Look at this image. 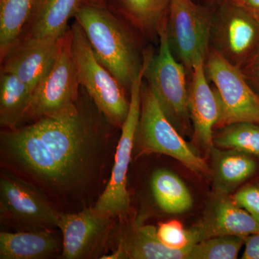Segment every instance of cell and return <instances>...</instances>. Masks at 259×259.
<instances>
[{
	"label": "cell",
	"instance_id": "cell-1",
	"mask_svg": "<svg viewBox=\"0 0 259 259\" xmlns=\"http://www.w3.org/2000/svg\"><path fill=\"white\" fill-rule=\"evenodd\" d=\"M107 120L81 88L76 106L45 116L0 136L2 158L55 193H73L88 185L98 163Z\"/></svg>",
	"mask_w": 259,
	"mask_h": 259
},
{
	"label": "cell",
	"instance_id": "cell-2",
	"mask_svg": "<svg viewBox=\"0 0 259 259\" xmlns=\"http://www.w3.org/2000/svg\"><path fill=\"white\" fill-rule=\"evenodd\" d=\"M74 18L82 28L97 59L125 91H131L144 65V54L141 56L127 22L104 1H81Z\"/></svg>",
	"mask_w": 259,
	"mask_h": 259
},
{
	"label": "cell",
	"instance_id": "cell-3",
	"mask_svg": "<svg viewBox=\"0 0 259 259\" xmlns=\"http://www.w3.org/2000/svg\"><path fill=\"white\" fill-rule=\"evenodd\" d=\"M71 32V54L80 85L110 125L121 128L130 109L125 89L97 59L76 20Z\"/></svg>",
	"mask_w": 259,
	"mask_h": 259
},
{
	"label": "cell",
	"instance_id": "cell-4",
	"mask_svg": "<svg viewBox=\"0 0 259 259\" xmlns=\"http://www.w3.org/2000/svg\"><path fill=\"white\" fill-rule=\"evenodd\" d=\"M134 146L140 154L166 155L194 173L212 176L207 163L189 146L163 113L148 83L143 82L141 89V115Z\"/></svg>",
	"mask_w": 259,
	"mask_h": 259
},
{
	"label": "cell",
	"instance_id": "cell-5",
	"mask_svg": "<svg viewBox=\"0 0 259 259\" xmlns=\"http://www.w3.org/2000/svg\"><path fill=\"white\" fill-rule=\"evenodd\" d=\"M81 90L71 54L70 27L59 38L50 69L34 90L30 105L20 125L45 116L60 113L76 106L79 100Z\"/></svg>",
	"mask_w": 259,
	"mask_h": 259
},
{
	"label": "cell",
	"instance_id": "cell-6",
	"mask_svg": "<svg viewBox=\"0 0 259 259\" xmlns=\"http://www.w3.org/2000/svg\"><path fill=\"white\" fill-rule=\"evenodd\" d=\"M166 20L158 31L159 49L145 73L163 113L180 134L190 129L189 92L185 67L177 61L167 36Z\"/></svg>",
	"mask_w": 259,
	"mask_h": 259
},
{
	"label": "cell",
	"instance_id": "cell-7",
	"mask_svg": "<svg viewBox=\"0 0 259 259\" xmlns=\"http://www.w3.org/2000/svg\"><path fill=\"white\" fill-rule=\"evenodd\" d=\"M151 58L152 55L150 53L145 54L142 69L131 87L129 112L121 127V136L116 149L111 176L106 188L94 206L97 210L112 218H123L130 208L131 199L127 188V171L141 115V89L145 73Z\"/></svg>",
	"mask_w": 259,
	"mask_h": 259
},
{
	"label": "cell",
	"instance_id": "cell-8",
	"mask_svg": "<svg viewBox=\"0 0 259 259\" xmlns=\"http://www.w3.org/2000/svg\"><path fill=\"white\" fill-rule=\"evenodd\" d=\"M205 69L215 87L220 104L219 120L214 128H223L237 122L259 124V95L239 68L212 49H209Z\"/></svg>",
	"mask_w": 259,
	"mask_h": 259
},
{
	"label": "cell",
	"instance_id": "cell-9",
	"mask_svg": "<svg viewBox=\"0 0 259 259\" xmlns=\"http://www.w3.org/2000/svg\"><path fill=\"white\" fill-rule=\"evenodd\" d=\"M1 218L21 231H54L59 212L40 189L13 172L0 177Z\"/></svg>",
	"mask_w": 259,
	"mask_h": 259
},
{
	"label": "cell",
	"instance_id": "cell-10",
	"mask_svg": "<svg viewBox=\"0 0 259 259\" xmlns=\"http://www.w3.org/2000/svg\"><path fill=\"white\" fill-rule=\"evenodd\" d=\"M212 24L208 12L192 0H170L166 20L168 42L189 71L199 59H207Z\"/></svg>",
	"mask_w": 259,
	"mask_h": 259
},
{
	"label": "cell",
	"instance_id": "cell-11",
	"mask_svg": "<svg viewBox=\"0 0 259 259\" xmlns=\"http://www.w3.org/2000/svg\"><path fill=\"white\" fill-rule=\"evenodd\" d=\"M211 40L213 50L240 69L259 47V22L240 5L224 0L212 19Z\"/></svg>",
	"mask_w": 259,
	"mask_h": 259
},
{
	"label": "cell",
	"instance_id": "cell-12",
	"mask_svg": "<svg viewBox=\"0 0 259 259\" xmlns=\"http://www.w3.org/2000/svg\"><path fill=\"white\" fill-rule=\"evenodd\" d=\"M112 218L94 207L77 213L59 212L58 228L62 233L63 258H86L101 241Z\"/></svg>",
	"mask_w": 259,
	"mask_h": 259
},
{
	"label": "cell",
	"instance_id": "cell-13",
	"mask_svg": "<svg viewBox=\"0 0 259 259\" xmlns=\"http://www.w3.org/2000/svg\"><path fill=\"white\" fill-rule=\"evenodd\" d=\"M205 61L199 59L192 67L189 111L196 142L206 153H210L214 146L213 129L219 120L220 104L217 94L209 87L206 77Z\"/></svg>",
	"mask_w": 259,
	"mask_h": 259
},
{
	"label": "cell",
	"instance_id": "cell-14",
	"mask_svg": "<svg viewBox=\"0 0 259 259\" xmlns=\"http://www.w3.org/2000/svg\"><path fill=\"white\" fill-rule=\"evenodd\" d=\"M59 38L20 40L1 61V72L16 75L34 91L50 69Z\"/></svg>",
	"mask_w": 259,
	"mask_h": 259
},
{
	"label": "cell",
	"instance_id": "cell-15",
	"mask_svg": "<svg viewBox=\"0 0 259 259\" xmlns=\"http://www.w3.org/2000/svg\"><path fill=\"white\" fill-rule=\"evenodd\" d=\"M199 242L221 236L247 237L259 233V221L227 194H217L204 217L194 227Z\"/></svg>",
	"mask_w": 259,
	"mask_h": 259
},
{
	"label": "cell",
	"instance_id": "cell-16",
	"mask_svg": "<svg viewBox=\"0 0 259 259\" xmlns=\"http://www.w3.org/2000/svg\"><path fill=\"white\" fill-rule=\"evenodd\" d=\"M81 0H34L33 6L20 40L59 38L70 27Z\"/></svg>",
	"mask_w": 259,
	"mask_h": 259
},
{
	"label": "cell",
	"instance_id": "cell-17",
	"mask_svg": "<svg viewBox=\"0 0 259 259\" xmlns=\"http://www.w3.org/2000/svg\"><path fill=\"white\" fill-rule=\"evenodd\" d=\"M192 248H169L158 238L156 227L137 225L121 238L117 250L102 258L188 259Z\"/></svg>",
	"mask_w": 259,
	"mask_h": 259
},
{
	"label": "cell",
	"instance_id": "cell-18",
	"mask_svg": "<svg viewBox=\"0 0 259 259\" xmlns=\"http://www.w3.org/2000/svg\"><path fill=\"white\" fill-rule=\"evenodd\" d=\"M54 231H21L0 233V258L42 259L61 249Z\"/></svg>",
	"mask_w": 259,
	"mask_h": 259
},
{
	"label": "cell",
	"instance_id": "cell-19",
	"mask_svg": "<svg viewBox=\"0 0 259 259\" xmlns=\"http://www.w3.org/2000/svg\"><path fill=\"white\" fill-rule=\"evenodd\" d=\"M211 168L216 194H228L250 178L257 163L250 155L233 149L212 148Z\"/></svg>",
	"mask_w": 259,
	"mask_h": 259
},
{
	"label": "cell",
	"instance_id": "cell-20",
	"mask_svg": "<svg viewBox=\"0 0 259 259\" xmlns=\"http://www.w3.org/2000/svg\"><path fill=\"white\" fill-rule=\"evenodd\" d=\"M112 11L149 37L158 35L170 0H103Z\"/></svg>",
	"mask_w": 259,
	"mask_h": 259
},
{
	"label": "cell",
	"instance_id": "cell-21",
	"mask_svg": "<svg viewBox=\"0 0 259 259\" xmlns=\"http://www.w3.org/2000/svg\"><path fill=\"white\" fill-rule=\"evenodd\" d=\"M33 90L16 75L1 72L0 77V124L13 129L21 124L30 105Z\"/></svg>",
	"mask_w": 259,
	"mask_h": 259
},
{
	"label": "cell",
	"instance_id": "cell-22",
	"mask_svg": "<svg viewBox=\"0 0 259 259\" xmlns=\"http://www.w3.org/2000/svg\"><path fill=\"white\" fill-rule=\"evenodd\" d=\"M151 190L158 207L169 214H181L193 205L192 194L183 181L173 172L158 169L151 178Z\"/></svg>",
	"mask_w": 259,
	"mask_h": 259
},
{
	"label": "cell",
	"instance_id": "cell-23",
	"mask_svg": "<svg viewBox=\"0 0 259 259\" xmlns=\"http://www.w3.org/2000/svg\"><path fill=\"white\" fill-rule=\"evenodd\" d=\"M34 0H0L1 61L20 40L28 23Z\"/></svg>",
	"mask_w": 259,
	"mask_h": 259
},
{
	"label": "cell",
	"instance_id": "cell-24",
	"mask_svg": "<svg viewBox=\"0 0 259 259\" xmlns=\"http://www.w3.org/2000/svg\"><path fill=\"white\" fill-rule=\"evenodd\" d=\"M213 136L215 147L233 149L259 157V124L237 122L223 128Z\"/></svg>",
	"mask_w": 259,
	"mask_h": 259
},
{
	"label": "cell",
	"instance_id": "cell-25",
	"mask_svg": "<svg viewBox=\"0 0 259 259\" xmlns=\"http://www.w3.org/2000/svg\"><path fill=\"white\" fill-rule=\"evenodd\" d=\"M245 238L221 236L207 238L194 245L188 259H236Z\"/></svg>",
	"mask_w": 259,
	"mask_h": 259
},
{
	"label": "cell",
	"instance_id": "cell-26",
	"mask_svg": "<svg viewBox=\"0 0 259 259\" xmlns=\"http://www.w3.org/2000/svg\"><path fill=\"white\" fill-rule=\"evenodd\" d=\"M158 238L169 248L175 249L192 248L199 243L198 236L194 228L185 229L183 225L177 220L160 223L156 228Z\"/></svg>",
	"mask_w": 259,
	"mask_h": 259
},
{
	"label": "cell",
	"instance_id": "cell-27",
	"mask_svg": "<svg viewBox=\"0 0 259 259\" xmlns=\"http://www.w3.org/2000/svg\"><path fill=\"white\" fill-rule=\"evenodd\" d=\"M237 204L259 221V186L248 185L232 197Z\"/></svg>",
	"mask_w": 259,
	"mask_h": 259
},
{
	"label": "cell",
	"instance_id": "cell-28",
	"mask_svg": "<svg viewBox=\"0 0 259 259\" xmlns=\"http://www.w3.org/2000/svg\"><path fill=\"white\" fill-rule=\"evenodd\" d=\"M240 70L250 87L259 95V47Z\"/></svg>",
	"mask_w": 259,
	"mask_h": 259
},
{
	"label": "cell",
	"instance_id": "cell-29",
	"mask_svg": "<svg viewBox=\"0 0 259 259\" xmlns=\"http://www.w3.org/2000/svg\"><path fill=\"white\" fill-rule=\"evenodd\" d=\"M245 248L242 259H259V233L245 238Z\"/></svg>",
	"mask_w": 259,
	"mask_h": 259
},
{
	"label": "cell",
	"instance_id": "cell-30",
	"mask_svg": "<svg viewBox=\"0 0 259 259\" xmlns=\"http://www.w3.org/2000/svg\"><path fill=\"white\" fill-rule=\"evenodd\" d=\"M236 5L242 7L259 22V0H241Z\"/></svg>",
	"mask_w": 259,
	"mask_h": 259
},
{
	"label": "cell",
	"instance_id": "cell-31",
	"mask_svg": "<svg viewBox=\"0 0 259 259\" xmlns=\"http://www.w3.org/2000/svg\"><path fill=\"white\" fill-rule=\"evenodd\" d=\"M83 2H88V3H99V2L103 1V0H81Z\"/></svg>",
	"mask_w": 259,
	"mask_h": 259
},
{
	"label": "cell",
	"instance_id": "cell-32",
	"mask_svg": "<svg viewBox=\"0 0 259 259\" xmlns=\"http://www.w3.org/2000/svg\"><path fill=\"white\" fill-rule=\"evenodd\" d=\"M226 1L230 2V3H235V4H236V3H239L241 0H226Z\"/></svg>",
	"mask_w": 259,
	"mask_h": 259
}]
</instances>
